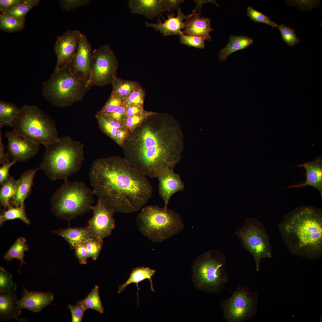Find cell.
<instances>
[{
  "label": "cell",
  "instance_id": "obj_15",
  "mask_svg": "<svg viewBox=\"0 0 322 322\" xmlns=\"http://www.w3.org/2000/svg\"><path fill=\"white\" fill-rule=\"evenodd\" d=\"M90 209L93 216L88 221V227L97 238L103 240L110 235L115 226L114 213L100 200Z\"/></svg>",
  "mask_w": 322,
  "mask_h": 322
},
{
  "label": "cell",
  "instance_id": "obj_26",
  "mask_svg": "<svg viewBox=\"0 0 322 322\" xmlns=\"http://www.w3.org/2000/svg\"><path fill=\"white\" fill-rule=\"evenodd\" d=\"M156 271L151 269L148 267H142L133 268L131 270L129 278L123 284L119 286L118 292L120 293L123 291L126 287L129 284L134 283L137 285V302L139 306L138 291L140 290L138 284L141 281L146 279L149 280L151 284V290L155 292L153 287V283L152 280V277Z\"/></svg>",
  "mask_w": 322,
  "mask_h": 322
},
{
  "label": "cell",
  "instance_id": "obj_31",
  "mask_svg": "<svg viewBox=\"0 0 322 322\" xmlns=\"http://www.w3.org/2000/svg\"><path fill=\"white\" fill-rule=\"evenodd\" d=\"M0 215V224L2 225L7 220L19 219L27 225L30 224L25 212L24 205L18 207L9 205L7 210H1Z\"/></svg>",
  "mask_w": 322,
  "mask_h": 322
},
{
  "label": "cell",
  "instance_id": "obj_45",
  "mask_svg": "<svg viewBox=\"0 0 322 322\" xmlns=\"http://www.w3.org/2000/svg\"><path fill=\"white\" fill-rule=\"evenodd\" d=\"M90 0H59L60 6L63 10L71 11L77 8L86 5Z\"/></svg>",
  "mask_w": 322,
  "mask_h": 322
},
{
  "label": "cell",
  "instance_id": "obj_35",
  "mask_svg": "<svg viewBox=\"0 0 322 322\" xmlns=\"http://www.w3.org/2000/svg\"><path fill=\"white\" fill-rule=\"evenodd\" d=\"M39 0H21V1L11 10L3 13L21 20H25V16L28 12L37 5Z\"/></svg>",
  "mask_w": 322,
  "mask_h": 322
},
{
  "label": "cell",
  "instance_id": "obj_23",
  "mask_svg": "<svg viewBox=\"0 0 322 322\" xmlns=\"http://www.w3.org/2000/svg\"><path fill=\"white\" fill-rule=\"evenodd\" d=\"M303 167L306 171V179L305 182L299 185H294L288 188L301 187L310 186L317 189L322 196V160L318 157L314 160L304 162L299 165Z\"/></svg>",
  "mask_w": 322,
  "mask_h": 322
},
{
  "label": "cell",
  "instance_id": "obj_54",
  "mask_svg": "<svg viewBox=\"0 0 322 322\" xmlns=\"http://www.w3.org/2000/svg\"><path fill=\"white\" fill-rule=\"evenodd\" d=\"M0 127V165L10 162L9 158L4 151L5 147L2 142V134Z\"/></svg>",
  "mask_w": 322,
  "mask_h": 322
},
{
  "label": "cell",
  "instance_id": "obj_33",
  "mask_svg": "<svg viewBox=\"0 0 322 322\" xmlns=\"http://www.w3.org/2000/svg\"><path fill=\"white\" fill-rule=\"evenodd\" d=\"M79 301L86 310L90 309L101 314L104 312V308L100 297L99 287L97 285L95 286L86 298Z\"/></svg>",
  "mask_w": 322,
  "mask_h": 322
},
{
  "label": "cell",
  "instance_id": "obj_13",
  "mask_svg": "<svg viewBox=\"0 0 322 322\" xmlns=\"http://www.w3.org/2000/svg\"><path fill=\"white\" fill-rule=\"evenodd\" d=\"M81 32L78 30H69L57 37L54 44L57 60L54 71L69 66L76 55Z\"/></svg>",
  "mask_w": 322,
  "mask_h": 322
},
{
  "label": "cell",
  "instance_id": "obj_22",
  "mask_svg": "<svg viewBox=\"0 0 322 322\" xmlns=\"http://www.w3.org/2000/svg\"><path fill=\"white\" fill-rule=\"evenodd\" d=\"M128 4L131 13L142 15L148 19L163 18L165 11L162 0H129Z\"/></svg>",
  "mask_w": 322,
  "mask_h": 322
},
{
  "label": "cell",
  "instance_id": "obj_28",
  "mask_svg": "<svg viewBox=\"0 0 322 322\" xmlns=\"http://www.w3.org/2000/svg\"><path fill=\"white\" fill-rule=\"evenodd\" d=\"M112 87L111 95L123 101L125 100L133 91L141 87L139 83L134 81L127 80L114 76L111 83Z\"/></svg>",
  "mask_w": 322,
  "mask_h": 322
},
{
  "label": "cell",
  "instance_id": "obj_38",
  "mask_svg": "<svg viewBox=\"0 0 322 322\" xmlns=\"http://www.w3.org/2000/svg\"><path fill=\"white\" fill-rule=\"evenodd\" d=\"M277 27L280 31L282 40L290 47L294 46L300 42L296 35L295 30L284 24L278 25Z\"/></svg>",
  "mask_w": 322,
  "mask_h": 322
},
{
  "label": "cell",
  "instance_id": "obj_10",
  "mask_svg": "<svg viewBox=\"0 0 322 322\" xmlns=\"http://www.w3.org/2000/svg\"><path fill=\"white\" fill-rule=\"evenodd\" d=\"M258 295L240 284L232 294L222 300L220 306L227 322H243L253 318L257 311Z\"/></svg>",
  "mask_w": 322,
  "mask_h": 322
},
{
  "label": "cell",
  "instance_id": "obj_41",
  "mask_svg": "<svg viewBox=\"0 0 322 322\" xmlns=\"http://www.w3.org/2000/svg\"><path fill=\"white\" fill-rule=\"evenodd\" d=\"M103 244V240L96 237L85 242L88 254V258H91L95 261L98 256Z\"/></svg>",
  "mask_w": 322,
  "mask_h": 322
},
{
  "label": "cell",
  "instance_id": "obj_25",
  "mask_svg": "<svg viewBox=\"0 0 322 322\" xmlns=\"http://www.w3.org/2000/svg\"><path fill=\"white\" fill-rule=\"evenodd\" d=\"M17 295L14 292L0 295V321H7L15 319L17 320L21 308L18 304Z\"/></svg>",
  "mask_w": 322,
  "mask_h": 322
},
{
  "label": "cell",
  "instance_id": "obj_19",
  "mask_svg": "<svg viewBox=\"0 0 322 322\" xmlns=\"http://www.w3.org/2000/svg\"><path fill=\"white\" fill-rule=\"evenodd\" d=\"M22 297L18 303L21 309L34 312H39L54 300V296L51 292L29 291L24 286Z\"/></svg>",
  "mask_w": 322,
  "mask_h": 322
},
{
  "label": "cell",
  "instance_id": "obj_43",
  "mask_svg": "<svg viewBox=\"0 0 322 322\" xmlns=\"http://www.w3.org/2000/svg\"><path fill=\"white\" fill-rule=\"evenodd\" d=\"M180 43L189 47H192L200 49H203L205 46V41L206 38L196 36H188L183 33L180 34Z\"/></svg>",
  "mask_w": 322,
  "mask_h": 322
},
{
  "label": "cell",
  "instance_id": "obj_39",
  "mask_svg": "<svg viewBox=\"0 0 322 322\" xmlns=\"http://www.w3.org/2000/svg\"><path fill=\"white\" fill-rule=\"evenodd\" d=\"M155 112L146 111L142 114L131 117H126L123 120L122 124L126 127L130 132L133 131L146 118Z\"/></svg>",
  "mask_w": 322,
  "mask_h": 322
},
{
  "label": "cell",
  "instance_id": "obj_2",
  "mask_svg": "<svg viewBox=\"0 0 322 322\" xmlns=\"http://www.w3.org/2000/svg\"><path fill=\"white\" fill-rule=\"evenodd\" d=\"M89 175L95 194L114 213L138 210L152 194L146 176L120 156L96 159Z\"/></svg>",
  "mask_w": 322,
  "mask_h": 322
},
{
  "label": "cell",
  "instance_id": "obj_44",
  "mask_svg": "<svg viewBox=\"0 0 322 322\" xmlns=\"http://www.w3.org/2000/svg\"><path fill=\"white\" fill-rule=\"evenodd\" d=\"M123 101L118 97L110 95L104 105L96 113L104 115L110 114L121 105Z\"/></svg>",
  "mask_w": 322,
  "mask_h": 322
},
{
  "label": "cell",
  "instance_id": "obj_52",
  "mask_svg": "<svg viewBox=\"0 0 322 322\" xmlns=\"http://www.w3.org/2000/svg\"><path fill=\"white\" fill-rule=\"evenodd\" d=\"M130 132L126 127L118 128L117 130L116 135L119 142V145L122 147L124 142L128 137Z\"/></svg>",
  "mask_w": 322,
  "mask_h": 322
},
{
  "label": "cell",
  "instance_id": "obj_40",
  "mask_svg": "<svg viewBox=\"0 0 322 322\" xmlns=\"http://www.w3.org/2000/svg\"><path fill=\"white\" fill-rule=\"evenodd\" d=\"M247 12L248 16L254 22L264 23L270 26L273 28L277 27L278 24L276 22L272 21L268 16L256 10L252 7L248 6L247 9Z\"/></svg>",
  "mask_w": 322,
  "mask_h": 322
},
{
  "label": "cell",
  "instance_id": "obj_55",
  "mask_svg": "<svg viewBox=\"0 0 322 322\" xmlns=\"http://www.w3.org/2000/svg\"><path fill=\"white\" fill-rule=\"evenodd\" d=\"M196 3V5L195 8L192 10V13H195L196 12H198V13L200 14L201 9L202 5L204 4H205L208 2H211L215 4L217 6H218L219 5L216 2L215 0H193Z\"/></svg>",
  "mask_w": 322,
  "mask_h": 322
},
{
  "label": "cell",
  "instance_id": "obj_8",
  "mask_svg": "<svg viewBox=\"0 0 322 322\" xmlns=\"http://www.w3.org/2000/svg\"><path fill=\"white\" fill-rule=\"evenodd\" d=\"M42 87L45 99L59 107L70 106L81 100L91 88L87 82L75 77L69 66L54 71L49 79L43 83Z\"/></svg>",
  "mask_w": 322,
  "mask_h": 322
},
{
  "label": "cell",
  "instance_id": "obj_7",
  "mask_svg": "<svg viewBox=\"0 0 322 322\" xmlns=\"http://www.w3.org/2000/svg\"><path fill=\"white\" fill-rule=\"evenodd\" d=\"M10 126L19 134L46 147L59 138L54 120L34 106H22Z\"/></svg>",
  "mask_w": 322,
  "mask_h": 322
},
{
  "label": "cell",
  "instance_id": "obj_37",
  "mask_svg": "<svg viewBox=\"0 0 322 322\" xmlns=\"http://www.w3.org/2000/svg\"><path fill=\"white\" fill-rule=\"evenodd\" d=\"M17 285L13 280L12 275L9 271L0 268V293L14 292Z\"/></svg>",
  "mask_w": 322,
  "mask_h": 322
},
{
  "label": "cell",
  "instance_id": "obj_11",
  "mask_svg": "<svg viewBox=\"0 0 322 322\" xmlns=\"http://www.w3.org/2000/svg\"><path fill=\"white\" fill-rule=\"evenodd\" d=\"M235 234L239 238L244 247L252 255L256 270H259L262 259L272 256L269 237L263 226L256 219H248L243 227Z\"/></svg>",
  "mask_w": 322,
  "mask_h": 322
},
{
  "label": "cell",
  "instance_id": "obj_1",
  "mask_svg": "<svg viewBox=\"0 0 322 322\" xmlns=\"http://www.w3.org/2000/svg\"><path fill=\"white\" fill-rule=\"evenodd\" d=\"M182 132L171 115L155 112L133 131L125 141L124 158L140 173L157 178L174 170L181 157Z\"/></svg>",
  "mask_w": 322,
  "mask_h": 322
},
{
  "label": "cell",
  "instance_id": "obj_20",
  "mask_svg": "<svg viewBox=\"0 0 322 322\" xmlns=\"http://www.w3.org/2000/svg\"><path fill=\"white\" fill-rule=\"evenodd\" d=\"M177 15L175 17V14L173 13L170 14H167L168 19H166L164 17V22H162L160 18H158L157 23H152L146 22L145 26L147 27H152L156 31H159L164 36L179 35L182 32V30L184 26V20L187 17L180 8L179 7L177 10Z\"/></svg>",
  "mask_w": 322,
  "mask_h": 322
},
{
  "label": "cell",
  "instance_id": "obj_29",
  "mask_svg": "<svg viewBox=\"0 0 322 322\" xmlns=\"http://www.w3.org/2000/svg\"><path fill=\"white\" fill-rule=\"evenodd\" d=\"M95 116L101 131L119 145V142L116 135V131L118 128L125 126L112 118L97 113Z\"/></svg>",
  "mask_w": 322,
  "mask_h": 322
},
{
  "label": "cell",
  "instance_id": "obj_21",
  "mask_svg": "<svg viewBox=\"0 0 322 322\" xmlns=\"http://www.w3.org/2000/svg\"><path fill=\"white\" fill-rule=\"evenodd\" d=\"M201 16V14L198 13H192L187 16L184 21L182 33L188 36L205 38L210 41L211 40L210 33L213 30L211 27L210 19Z\"/></svg>",
  "mask_w": 322,
  "mask_h": 322
},
{
  "label": "cell",
  "instance_id": "obj_4",
  "mask_svg": "<svg viewBox=\"0 0 322 322\" xmlns=\"http://www.w3.org/2000/svg\"><path fill=\"white\" fill-rule=\"evenodd\" d=\"M84 146L68 136L59 138L46 147L39 170H42L51 181L67 180L80 170Z\"/></svg>",
  "mask_w": 322,
  "mask_h": 322
},
{
  "label": "cell",
  "instance_id": "obj_16",
  "mask_svg": "<svg viewBox=\"0 0 322 322\" xmlns=\"http://www.w3.org/2000/svg\"><path fill=\"white\" fill-rule=\"evenodd\" d=\"M92 57L91 44L86 35L81 33L76 55L69 66L70 71L77 78L87 83L90 74Z\"/></svg>",
  "mask_w": 322,
  "mask_h": 322
},
{
  "label": "cell",
  "instance_id": "obj_49",
  "mask_svg": "<svg viewBox=\"0 0 322 322\" xmlns=\"http://www.w3.org/2000/svg\"><path fill=\"white\" fill-rule=\"evenodd\" d=\"M16 160L4 163L2 165L0 168V185H1L10 177L9 170L10 168L16 164Z\"/></svg>",
  "mask_w": 322,
  "mask_h": 322
},
{
  "label": "cell",
  "instance_id": "obj_32",
  "mask_svg": "<svg viewBox=\"0 0 322 322\" xmlns=\"http://www.w3.org/2000/svg\"><path fill=\"white\" fill-rule=\"evenodd\" d=\"M26 242L24 238H18L5 254L4 259L10 261L14 258L17 259L21 261V266L22 264H25L26 263L24 260V258L25 256L24 252L28 250Z\"/></svg>",
  "mask_w": 322,
  "mask_h": 322
},
{
  "label": "cell",
  "instance_id": "obj_51",
  "mask_svg": "<svg viewBox=\"0 0 322 322\" xmlns=\"http://www.w3.org/2000/svg\"><path fill=\"white\" fill-rule=\"evenodd\" d=\"M146 111L144 110L143 106L137 105L126 106V117L139 115L144 113Z\"/></svg>",
  "mask_w": 322,
  "mask_h": 322
},
{
  "label": "cell",
  "instance_id": "obj_6",
  "mask_svg": "<svg viewBox=\"0 0 322 322\" xmlns=\"http://www.w3.org/2000/svg\"><path fill=\"white\" fill-rule=\"evenodd\" d=\"M136 221L140 232L154 243L163 242L179 233L184 226L178 213L155 205L143 208Z\"/></svg>",
  "mask_w": 322,
  "mask_h": 322
},
{
  "label": "cell",
  "instance_id": "obj_42",
  "mask_svg": "<svg viewBox=\"0 0 322 322\" xmlns=\"http://www.w3.org/2000/svg\"><path fill=\"white\" fill-rule=\"evenodd\" d=\"M145 96V90L141 86L134 90L123 103L126 106L137 105L143 106Z\"/></svg>",
  "mask_w": 322,
  "mask_h": 322
},
{
  "label": "cell",
  "instance_id": "obj_24",
  "mask_svg": "<svg viewBox=\"0 0 322 322\" xmlns=\"http://www.w3.org/2000/svg\"><path fill=\"white\" fill-rule=\"evenodd\" d=\"M52 232L63 238L71 249H74L79 244L86 242L96 237L88 226L85 227H68Z\"/></svg>",
  "mask_w": 322,
  "mask_h": 322
},
{
  "label": "cell",
  "instance_id": "obj_14",
  "mask_svg": "<svg viewBox=\"0 0 322 322\" xmlns=\"http://www.w3.org/2000/svg\"><path fill=\"white\" fill-rule=\"evenodd\" d=\"M8 140L7 154L12 161L22 162L34 157L39 150L40 144L17 133L15 130L6 131Z\"/></svg>",
  "mask_w": 322,
  "mask_h": 322
},
{
  "label": "cell",
  "instance_id": "obj_53",
  "mask_svg": "<svg viewBox=\"0 0 322 322\" xmlns=\"http://www.w3.org/2000/svg\"><path fill=\"white\" fill-rule=\"evenodd\" d=\"M165 11L171 12L172 10H177L179 6L184 1L182 0H162Z\"/></svg>",
  "mask_w": 322,
  "mask_h": 322
},
{
  "label": "cell",
  "instance_id": "obj_12",
  "mask_svg": "<svg viewBox=\"0 0 322 322\" xmlns=\"http://www.w3.org/2000/svg\"><path fill=\"white\" fill-rule=\"evenodd\" d=\"M92 53L90 74L87 84L91 87L109 84L116 76L118 65L113 51L109 45L105 44L94 49Z\"/></svg>",
  "mask_w": 322,
  "mask_h": 322
},
{
  "label": "cell",
  "instance_id": "obj_30",
  "mask_svg": "<svg viewBox=\"0 0 322 322\" xmlns=\"http://www.w3.org/2000/svg\"><path fill=\"white\" fill-rule=\"evenodd\" d=\"M15 104L9 102L0 101V127L10 126L12 121L18 114L20 110Z\"/></svg>",
  "mask_w": 322,
  "mask_h": 322
},
{
  "label": "cell",
  "instance_id": "obj_5",
  "mask_svg": "<svg viewBox=\"0 0 322 322\" xmlns=\"http://www.w3.org/2000/svg\"><path fill=\"white\" fill-rule=\"evenodd\" d=\"M94 194L82 182L65 180L51 197L52 211L58 218L69 222L90 210Z\"/></svg>",
  "mask_w": 322,
  "mask_h": 322
},
{
  "label": "cell",
  "instance_id": "obj_9",
  "mask_svg": "<svg viewBox=\"0 0 322 322\" xmlns=\"http://www.w3.org/2000/svg\"><path fill=\"white\" fill-rule=\"evenodd\" d=\"M225 256L215 250H209L199 256L192 267L195 287L207 292H221L229 280Z\"/></svg>",
  "mask_w": 322,
  "mask_h": 322
},
{
  "label": "cell",
  "instance_id": "obj_27",
  "mask_svg": "<svg viewBox=\"0 0 322 322\" xmlns=\"http://www.w3.org/2000/svg\"><path fill=\"white\" fill-rule=\"evenodd\" d=\"M253 43V41L252 38L245 35L237 36L231 35L227 45L224 48L220 50L218 53L219 59L222 61H225L231 54L243 49Z\"/></svg>",
  "mask_w": 322,
  "mask_h": 322
},
{
  "label": "cell",
  "instance_id": "obj_18",
  "mask_svg": "<svg viewBox=\"0 0 322 322\" xmlns=\"http://www.w3.org/2000/svg\"><path fill=\"white\" fill-rule=\"evenodd\" d=\"M157 178L159 182V193L164 203L163 207L168 209V205L171 196L176 193L184 189V184L180 175L175 173L173 170L164 172Z\"/></svg>",
  "mask_w": 322,
  "mask_h": 322
},
{
  "label": "cell",
  "instance_id": "obj_3",
  "mask_svg": "<svg viewBox=\"0 0 322 322\" xmlns=\"http://www.w3.org/2000/svg\"><path fill=\"white\" fill-rule=\"evenodd\" d=\"M292 253L311 259L321 256L322 217L314 208L304 207L295 210L280 227Z\"/></svg>",
  "mask_w": 322,
  "mask_h": 322
},
{
  "label": "cell",
  "instance_id": "obj_48",
  "mask_svg": "<svg viewBox=\"0 0 322 322\" xmlns=\"http://www.w3.org/2000/svg\"><path fill=\"white\" fill-rule=\"evenodd\" d=\"M126 106L123 103L112 113L104 116L122 123L123 120L126 117Z\"/></svg>",
  "mask_w": 322,
  "mask_h": 322
},
{
  "label": "cell",
  "instance_id": "obj_46",
  "mask_svg": "<svg viewBox=\"0 0 322 322\" xmlns=\"http://www.w3.org/2000/svg\"><path fill=\"white\" fill-rule=\"evenodd\" d=\"M67 307L70 309L72 317V322H81L83 313L86 310L78 301L75 305L69 304Z\"/></svg>",
  "mask_w": 322,
  "mask_h": 322
},
{
  "label": "cell",
  "instance_id": "obj_17",
  "mask_svg": "<svg viewBox=\"0 0 322 322\" xmlns=\"http://www.w3.org/2000/svg\"><path fill=\"white\" fill-rule=\"evenodd\" d=\"M38 170V168L27 170L16 180L14 193L9 202L10 205L18 207L24 204V201L31 193L33 179Z\"/></svg>",
  "mask_w": 322,
  "mask_h": 322
},
{
  "label": "cell",
  "instance_id": "obj_50",
  "mask_svg": "<svg viewBox=\"0 0 322 322\" xmlns=\"http://www.w3.org/2000/svg\"><path fill=\"white\" fill-rule=\"evenodd\" d=\"M21 0H0V12L3 13L11 10L21 1Z\"/></svg>",
  "mask_w": 322,
  "mask_h": 322
},
{
  "label": "cell",
  "instance_id": "obj_34",
  "mask_svg": "<svg viewBox=\"0 0 322 322\" xmlns=\"http://www.w3.org/2000/svg\"><path fill=\"white\" fill-rule=\"evenodd\" d=\"M24 23L25 20L5 14H0V28L6 32L21 31L24 27Z\"/></svg>",
  "mask_w": 322,
  "mask_h": 322
},
{
  "label": "cell",
  "instance_id": "obj_47",
  "mask_svg": "<svg viewBox=\"0 0 322 322\" xmlns=\"http://www.w3.org/2000/svg\"><path fill=\"white\" fill-rule=\"evenodd\" d=\"M75 253L81 264H85L88 261V254L85 242L77 244L75 247Z\"/></svg>",
  "mask_w": 322,
  "mask_h": 322
},
{
  "label": "cell",
  "instance_id": "obj_36",
  "mask_svg": "<svg viewBox=\"0 0 322 322\" xmlns=\"http://www.w3.org/2000/svg\"><path fill=\"white\" fill-rule=\"evenodd\" d=\"M16 180L12 176L8 178L1 186L0 189V204L3 210L7 209L9 206L10 200L14 192Z\"/></svg>",
  "mask_w": 322,
  "mask_h": 322
}]
</instances>
